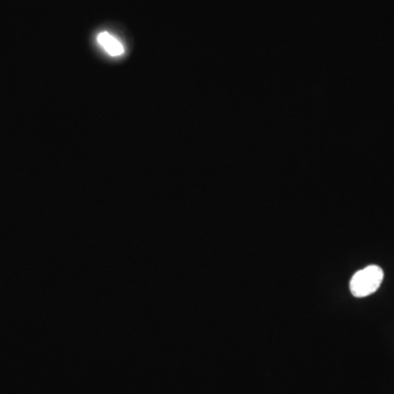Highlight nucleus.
<instances>
[{
	"label": "nucleus",
	"instance_id": "nucleus-1",
	"mask_svg": "<svg viewBox=\"0 0 394 394\" xmlns=\"http://www.w3.org/2000/svg\"><path fill=\"white\" fill-rule=\"evenodd\" d=\"M384 281V271L377 265H370L357 272L351 277L349 287L355 297L364 298L373 295Z\"/></svg>",
	"mask_w": 394,
	"mask_h": 394
},
{
	"label": "nucleus",
	"instance_id": "nucleus-2",
	"mask_svg": "<svg viewBox=\"0 0 394 394\" xmlns=\"http://www.w3.org/2000/svg\"><path fill=\"white\" fill-rule=\"evenodd\" d=\"M98 43L110 56H121L124 53L123 44L110 33H100L98 35Z\"/></svg>",
	"mask_w": 394,
	"mask_h": 394
}]
</instances>
